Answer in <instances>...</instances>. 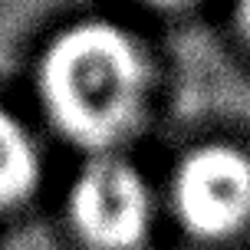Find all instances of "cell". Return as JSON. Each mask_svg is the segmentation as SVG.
Listing matches in <instances>:
<instances>
[{
  "mask_svg": "<svg viewBox=\"0 0 250 250\" xmlns=\"http://www.w3.org/2000/svg\"><path fill=\"white\" fill-rule=\"evenodd\" d=\"M37 92L46 119L66 142L105 155L145 119L151 66L125 26L79 20L56 33L40 56Z\"/></svg>",
  "mask_w": 250,
  "mask_h": 250,
  "instance_id": "cell-1",
  "label": "cell"
},
{
  "mask_svg": "<svg viewBox=\"0 0 250 250\" xmlns=\"http://www.w3.org/2000/svg\"><path fill=\"white\" fill-rule=\"evenodd\" d=\"M73 230L92 250H138L155 227V191L122 155H92L69 188Z\"/></svg>",
  "mask_w": 250,
  "mask_h": 250,
  "instance_id": "cell-2",
  "label": "cell"
},
{
  "mask_svg": "<svg viewBox=\"0 0 250 250\" xmlns=\"http://www.w3.org/2000/svg\"><path fill=\"white\" fill-rule=\"evenodd\" d=\"M171 211L204 244L244 234L250 227V155L227 142L191 148L171 175Z\"/></svg>",
  "mask_w": 250,
  "mask_h": 250,
  "instance_id": "cell-3",
  "label": "cell"
},
{
  "mask_svg": "<svg viewBox=\"0 0 250 250\" xmlns=\"http://www.w3.org/2000/svg\"><path fill=\"white\" fill-rule=\"evenodd\" d=\"M43 181V151L33 132L0 109V211H13L37 194Z\"/></svg>",
  "mask_w": 250,
  "mask_h": 250,
  "instance_id": "cell-4",
  "label": "cell"
},
{
  "mask_svg": "<svg viewBox=\"0 0 250 250\" xmlns=\"http://www.w3.org/2000/svg\"><path fill=\"white\" fill-rule=\"evenodd\" d=\"M240 26H244V33L250 37V0H240Z\"/></svg>",
  "mask_w": 250,
  "mask_h": 250,
  "instance_id": "cell-5",
  "label": "cell"
},
{
  "mask_svg": "<svg viewBox=\"0 0 250 250\" xmlns=\"http://www.w3.org/2000/svg\"><path fill=\"white\" fill-rule=\"evenodd\" d=\"M148 3H158V7H185L191 0H148Z\"/></svg>",
  "mask_w": 250,
  "mask_h": 250,
  "instance_id": "cell-6",
  "label": "cell"
}]
</instances>
